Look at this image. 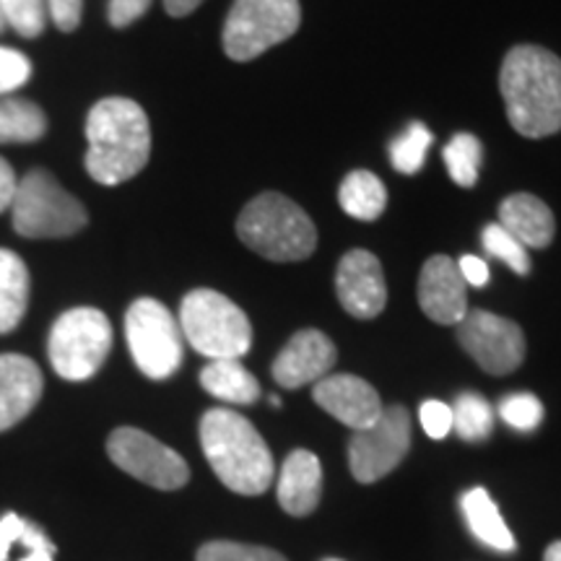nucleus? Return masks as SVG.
Listing matches in <instances>:
<instances>
[{"label":"nucleus","mask_w":561,"mask_h":561,"mask_svg":"<svg viewBox=\"0 0 561 561\" xmlns=\"http://www.w3.org/2000/svg\"><path fill=\"white\" fill-rule=\"evenodd\" d=\"M500 91L507 117L520 136L546 138L561 130V58L538 45H517L504 55Z\"/></svg>","instance_id":"obj_1"},{"label":"nucleus","mask_w":561,"mask_h":561,"mask_svg":"<svg viewBox=\"0 0 561 561\" xmlns=\"http://www.w3.org/2000/svg\"><path fill=\"white\" fill-rule=\"evenodd\" d=\"M87 172L100 185H121L149 164L151 128L138 102L107 96L87 117Z\"/></svg>","instance_id":"obj_2"},{"label":"nucleus","mask_w":561,"mask_h":561,"mask_svg":"<svg viewBox=\"0 0 561 561\" xmlns=\"http://www.w3.org/2000/svg\"><path fill=\"white\" fill-rule=\"evenodd\" d=\"M201 445L224 486L242 496H261L273 483V458L261 432L242 413L210 409L201 419Z\"/></svg>","instance_id":"obj_3"},{"label":"nucleus","mask_w":561,"mask_h":561,"mask_svg":"<svg viewBox=\"0 0 561 561\" xmlns=\"http://www.w3.org/2000/svg\"><path fill=\"white\" fill-rule=\"evenodd\" d=\"M237 234L244 248L273 263H297L318 248V229L305 208L280 193H263L242 208Z\"/></svg>","instance_id":"obj_4"},{"label":"nucleus","mask_w":561,"mask_h":561,"mask_svg":"<svg viewBox=\"0 0 561 561\" xmlns=\"http://www.w3.org/2000/svg\"><path fill=\"white\" fill-rule=\"evenodd\" d=\"M180 331L198 354L242 359L252 346V325L240 307L214 289H195L182 299Z\"/></svg>","instance_id":"obj_5"},{"label":"nucleus","mask_w":561,"mask_h":561,"mask_svg":"<svg viewBox=\"0 0 561 561\" xmlns=\"http://www.w3.org/2000/svg\"><path fill=\"white\" fill-rule=\"evenodd\" d=\"M11 214L13 229L26 240H60L81 231L89 221L83 203L62 191L60 182L47 170H32L19 180Z\"/></svg>","instance_id":"obj_6"},{"label":"nucleus","mask_w":561,"mask_h":561,"mask_svg":"<svg viewBox=\"0 0 561 561\" xmlns=\"http://www.w3.org/2000/svg\"><path fill=\"white\" fill-rule=\"evenodd\" d=\"M112 348V325L107 314L94 307H76L55 320L47 354L62 380L83 382L94 377Z\"/></svg>","instance_id":"obj_7"},{"label":"nucleus","mask_w":561,"mask_h":561,"mask_svg":"<svg viewBox=\"0 0 561 561\" xmlns=\"http://www.w3.org/2000/svg\"><path fill=\"white\" fill-rule=\"evenodd\" d=\"M301 24L299 0H234L224 24V53L248 62L297 34Z\"/></svg>","instance_id":"obj_8"},{"label":"nucleus","mask_w":561,"mask_h":561,"mask_svg":"<svg viewBox=\"0 0 561 561\" xmlns=\"http://www.w3.org/2000/svg\"><path fill=\"white\" fill-rule=\"evenodd\" d=\"M125 339L133 362L149 380H167L182 364L180 322L151 297L136 299L125 314Z\"/></svg>","instance_id":"obj_9"},{"label":"nucleus","mask_w":561,"mask_h":561,"mask_svg":"<svg viewBox=\"0 0 561 561\" xmlns=\"http://www.w3.org/2000/svg\"><path fill=\"white\" fill-rule=\"evenodd\" d=\"M411 447V413L403 405H388L367 430L354 432L348 442V466L359 483H375L401 466Z\"/></svg>","instance_id":"obj_10"},{"label":"nucleus","mask_w":561,"mask_h":561,"mask_svg":"<svg viewBox=\"0 0 561 561\" xmlns=\"http://www.w3.org/2000/svg\"><path fill=\"white\" fill-rule=\"evenodd\" d=\"M107 453L121 471L153 489L174 491L191 481V468L182 455L136 426H121L112 432Z\"/></svg>","instance_id":"obj_11"},{"label":"nucleus","mask_w":561,"mask_h":561,"mask_svg":"<svg viewBox=\"0 0 561 561\" xmlns=\"http://www.w3.org/2000/svg\"><path fill=\"white\" fill-rule=\"evenodd\" d=\"M458 343L489 375L502 377L525 362V333L515 320L486 310H468L458 322Z\"/></svg>","instance_id":"obj_12"},{"label":"nucleus","mask_w":561,"mask_h":561,"mask_svg":"<svg viewBox=\"0 0 561 561\" xmlns=\"http://www.w3.org/2000/svg\"><path fill=\"white\" fill-rule=\"evenodd\" d=\"M335 294L351 318L371 320L388 305L382 263L369 250H351L335 271Z\"/></svg>","instance_id":"obj_13"},{"label":"nucleus","mask_w":561,"mask_h":561,"mask_svg":"<svg viewBox=\"0 0 561 561\" xmlns=\"http://www.w3.org/2000/svg\"><path fill=\"white\" fill-rule=\"evenodd\" d=\"M335 359H339V351L333 341L322 331L307 328V331L291 335L289 343L280 348L271 369L273 380L286 390L305 388V385H314L331 375Z\"/></svg>","instance_id":"obj_14"},{"label":"nucleus","mask_w":561,"mask_h":561,"mask_svg":"<svg viewBox=\"0 0 561 561\" xmlns=\"http://www.w3.org/2000/svg\"><path fill=\"white\" fill-rule=\"evenodd\" d=\"M466 278L458 261L447 255H432L419 276V305L424 314L439 325H458L468 314Z\"/></svg>","instance_id":"obj_15"},{"label":"nucleus","mask_w":561,"mask_h":561,"mask_svg":"<svg viewBox=\"0 0 561 561\" xmlns=\"http://www.w3.org/2000/svg\"><path fill=\"white\" fill-rule=\"evenodd\" d=\"M312 401L354 432L367 430L382 413L380 392L371 388L367 380L354 375L322 377V380L314 382Z\"/></svg>","instance_id":"obj_16"},{"label":"nucleus","mask_w":561,"mask_h":561,"mask_svg":"<svg viewBox=\"0 0 561 561\" xmlns=\"http://www.w3.org/2000/svg\"><path fill=\"white\" fill-rule=\"evenodd\" d=\"M42 371L30 356L0 354V432L16 426L39 403Z\"/></svg>","instance_id":"obj_17"},{"label":"nucleus","mask_w":561,"mask_h":561,"mask_svg":"<svg viewBox=\"0 0 561 561\" xmlns=\"http://www.w3.org/2000/svg\"><path fill=\"white\" fill-rule=\"evenodd\" d=\"M278 504L291 517H307L318 510L322 496V466L310 450H294L278 476Z\"/></svg>","instance_id":"obj_18"},{"label":"nucleus","mask_w":561,"mask_h":561,"mask_svg":"<svg viewBox=\"0 0 561 561\" xmlns=\"http://www.w3.org/2000/svg\"><path fill=\"white\" fill-rule=\"evenodd\" d=\"M496 224L502 229H507L523 248L533 250L549 248L553 242V234H557L553 210L530 193H515L510 198H504L500 206V221Z\"/></svg>","instance_id":"obj_19"},{"label":"nucleus","mask_w":561,"mask_h":561,"mask_svg":"<svg viewBox=\"0 0 561 561\" xmlns=\"http://www.w3.org/2000/svg\"><path fill=\"white\" fill-rule=\"evenodd\" d=\"M460 510L462 515H466V523L476 536V541L500 553H512L517 549L515 536H512L500 507L491 500L486 489L476 486L471 491H466V494L460 496Z\"/></svg>","instance_id":"obj_20"},{"label":"nucleus","mask_w":561,"mask_h":561,"mask_svg":"<svg viewBox=\"0 0 561 561\" xmlns=\"http://www.w3.org/2000/svg\"><path fill=\"white\" fill-rule=\"evenodd\" d=\"M201 385L208 396L231 405H250L261 398V382L242 367L240 359H214L201 371Z\"/></svg>","instance_id":"obj_21"},{"label":"nucleus","mask_w":561,"mask_h":561,"mask_svg":"<svg viewBox=\"0 0 561 561\" xmlns=\"http://www.w3.org/2000/svg\"><path fill=\"white\" fill-rule=\"evenodd\" d=\"M0 561H55V543L26 517H0Z\"/></svg>","instance_id":"obj_22"},{"label":"nucleus","mask_w":561,"mask_h":561,"mask_svg":"<svg viewBox=\"0 0 561 561\" xmlns=\"http://www.w3.org/2000/svg\"><path fill=\"white\" fill-rule=\"evenodd\" d=\"M30 305V271L16 252L0 248V333H11Z\"/></svg>","instance_id":"obj_23"},{"label":"nucleus","mask_w":561,"mask_h":561,"mask_svg":"<svg viewBox=\"0 0 561 561\" xmlns=\"http://www.w3.org/2000/svg\"><path fill=\"white\" fill-rule=\"evenodd\" d=\"M339 203L354 219L377 221L385 214V206H388V191H385L382 180L377 174L356 170L346 174V180H343Z\"/></svg>","instance_id":"obj_24"},{"label":"nucleus","mask_w":561,"mask_h":561,"mask_svg":"<svg viewBox=\"0 0 561 561\" xmlns=\"http://www.w3.org/2000/svg\"><path fill=\"white\" fill-rule=\"evenodd\" d=\"M47 133V115L42 107L9 96L0 100V144H34Z\"/></svg>","instance_id":"obj_25"},{"label":"nucleus","mask_w":561,"mask_h":561,"mask_svg":"<svg viewBox=\"0 0 561 561\" xmlns=\"http://www.w3.org/2000/svg\"><path fill=\"white\" fill-rule=\"evenodd\" d=\"M453 430L466 442H483L494 430V411L479 392H460L453 405Z\"/></svg>","instance_id":"obj_26"},{"label":"nucleus","mask_w":561,"mask_h":561,"mask_svg":"<svg viewBox=\"0 0 561 561\" xmlns=\"http://www.w3.org/2000/svg\"><path fill=\"white\" fill-rule=\"evenodd\" d=\"M483 149L481 140L471 136V133H458L445 149V164L447 172L455 185L460 187H473L476 180H479Z\"/></svg>","instance_id":"obj_27"},{"label":"nucleus","mask_w":561,"mask_h":561,"mask_svg":"<svg viewBox=\"0 0 561 561\" xmlns=\"http://www.w3.org/2000/svg\"><path fill=\"white\" fill-rule=\"evenodd\" d=\"M432 146V133L424 123H411L405 133H401L390 144V161L396 172L416 174L426 161V151Z\"/></svg>","instance_id":"obj_28"},{"label":"nucleus","mask_w":561,"mask_h":561,"mask_svg":"<svg viewBox=\"0 0 561 561\" xmlns=\"http://www.w3.org/2000/svg\"><path fill=\"white\" fill-rule=\"evenodd\" d=\"M481 240H483V250H486L491 257H496V261L510 265L517 276H528L530 273L528 248H523V244L517 242L507 229H502L500 224H489V227L483 229Z\"/></svg>","instance_id":"obj_29"},{"label":"nucleus","mask_w":561,"mask_h":561,"mask_svg":"<svg viewBox=\"0 0 561 561\" xmlns=\"http://www.w3.org/2000/svg\"><path fill=\"white\" fill-rule=\"evenodd\" d=\"M0 11L5 26H11L21 37L34 39L45 32V0H0Z\"/></svg>","instance_id":"obj_30"},{"label":"nucleus","mask_w":561,"mask_h":561,"mask_svg":"<svg viewBox=\"0 0 561 561\" xmlns=\"http://www.w3.org/2000/svg\"><path fill=\"white\" fill-rule=\"evenodd\" d=\"M500 416L512 430L533 432L543 421V403L533 392H512V396L502 398Z\"/></svg>","instance_id":"obj_31"},{"label":"nucleus","mask_w":561,"mask_h":561,"mask_svg":"<svg viewBox=\"0 0 561 561\" xmlns=\"http://www.w3.org/2000/svg\"><path fill=\"white\" fill-rule=\"evenodd\" d=\"M195 561H289L284 553L237 541H210L201 546Z\"/></svg>","instance_id":"obj_32"},{"label":"nucleus","mask_w":561,"mask_h":561,"mask_svg":"<svg viewBox=\"0 0 561 561\" xmlns=\"http://www.w3.org/2000/svg\"><path fill=\"white\" fill-rule=\"evenodd\" d=\"M32 76V62L26 55L11 47H0V94H11L24 87Z\"/></svg>","instance_id":"obj_33"},{"label":"nucleus","mask_w":561,"mask_h":561,"mask_svg":"<svg viewBox=\"0 0 561 561\" xmlns=\"http://www.w3.org/2000/svg\"><path fill=\"white\" fill-rule=\"evenodd\" d=\"M419 419L424 432L430 434L432 439H445L447 434L453 432V405L442 401H426L421 403Z\"/></svg>","instance_id":"obj_34"},{"label":"nucleus","mask_w":561,"mask_h":561,"mask_svg":"<svg viewBox=\"0 0 561 561\" xmlns=\"http://www.w3.org/2000/svg\"><path fill=\"white\" fill-rule=\"evenodd\" d=\"M151 9V0H110V24L115 30H125V26L136 24L146 11Z\"/></svg>","instance_id":"obj_35"},{"label":"nucleus","mask_w":561,"mask_h":561,"mask_svg":"<svg viewBox=\"0 0 561 561\" xmlns=\"http://www.w3.org/2000/svg\"><path fill=\"white\" fill-rule=\"evenodd\" d=\"M47 11L60 32H76L81 24L83 0H45Z\"/></svg>","instance_id":"obj_36"},{"label":"nucleus","mask_w":561,"mask_h":561,"mask_svg":"<svg viewBox=\"0 0 561 561\" xmlns=\"http://www.w3.org/2000/svg\"><path fill=\"white\" fill-rule=\"evenodd\" d=\"M458 268L462 273V278H466V284L471 286H486L489 284V265L481 261V257L476 255H462L458 261Z\"/></svg>","instance_id":"obj_37"},{"label":"nucleus","mask_w":561,"mask_h":561,"mask_svg":"<svg viewBox=\"0 0 561 561\" xmlns=\"http://www.w3.org/2000/svg\"><path fill=\"white\" fill-rule=\"evenodd\" d=\"M19 180L16 172L11 170V164L5 159H0V214L13 206V198H16Z\"/></svg>","instance_id":"obj_38"},{"label":"nucleus","mask_w":561,"mask_h":561,"mask_svg":"<svg viewBox=\"0 0 561 561\" xmlns=\"http://www.w3.org/2000/svg\"><path fill=\"white\" fill-rule=\"evenodd\" d=\"M203 0H164V9L170 16L182 19V16H191V13L198 9Z\"/></svg>","instance_id":"obj_39"},{"label":"nucleus","mask_w":561,"mask_h":561,"mask_svg":"<svg viewBox=\"0 0 561 561\" xmlns=\"http://www.w3.org/2000/svg\"><path fill=\"white\" fill-rule=\"evenodd\" d=\"M543 561H561V541H553L543 553Z\"/></svg>","instance_id":"obj_40"},{"label":"nucleus","mask_w":561,"mask_h":561,"mask_svg":"<svg viewBox=\"0 0 561 561\" xmlns=\"http://www.w3.org/2000/svg\"><path fill=\"white\" fill-rule=\"evenodd\" d=\"M271 405H276V409H278V405H280V398H278V396H271Z\"/></svg>","instance_id":"obj_41"},{"label":"nucleus","mask_w":561,"mask_h":561,"mask_svg":"<svg viewBox=\"0 0 561 561\" xmlns=\"http://www.w3.org/2000/svg\"><path fill=\"white\" fill-rule=\"evenodd\" d=\"M5 30V19H3V11H0V32Z\"/></svg>","instance_id":"obj_42"},{"label":"nucleus","mask_w":561,"mask_h":561,"mask_svg":"<svg viewBox=\"0 0 561 561\" xmlns=\"http://www.w3.org/2000/svg\"><path fill=\"white\" fill-rule=\"evenodd\" d=\"M325 561H341V559H325Z\"/></svg>","instance_id":"obj_43"}]
</instances>
